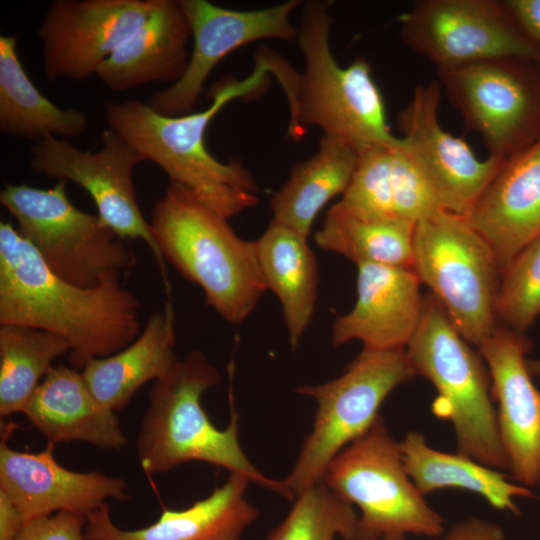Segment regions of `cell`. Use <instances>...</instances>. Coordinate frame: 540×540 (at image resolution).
I'll use <instances>...</instances> for the list:
<instances>
[{
	"label": "cell",
	"instance_id": "cell-1",
	"mask_svg": "<svg viewBox=\"0 0 540 540\" xmlns=\"http://www.w3.org/2000/svg\"><path fill=\"white\" fill-rule=\"evenodd\" d=\"M141 306L121 282L94 288L55 275L9 222H0V324L33 327L62 336L69 362L110 356L141 333Z\"/></svg>",
	"mask_w": 540,
	"mask_h": 540
},
{
	"label": "cell",
	"instance_id": "cell-2",
	"mask_svg": "<svg viewBox=\"0 0 540 540\" xmlns=\"http://www.w3.org/2000/svg\"><path fill=\"white\" fill-rule=\"evenodd\" d=\"M255 68L242 80L228 78L212 91L205 110L164 116L136 99L106 103L108 128L125 139L143 158L156 163L170 178L230 219L259 202V186L239 160L224 163L207 149L205 134L215 115L229 102L259 94L273 74L269 52L259 51Z\"/></svg>",
	"mask_w": 540,
	"mask_h": 540
},
{
	"label": "cell",
	"instance_id": "cell-3",
	"mask_svg": "<svg viewBox=\"0 0 540 540\" xmlns=\"http://www.w3.org/2000/svg\"><path fill=\"white\" fill-rule=\"evenodd\" d=\"M219 370L199 351L177 360L155 380L137 436V457L148 475L165 473L191 461L223 467L251 483L291 499L283 480L264 475L248 459L239 441V416L230 385V422L217 428L201 405L202 395L221 382Z\"/></svg>",
	"mask_w": 540,
	"mask_h": 540
},
{
	"label": "cell",
	"instance_id": "cell-4",
	"mask_svg": "<svg viewBox=\"0 0 540 540\" xmlns=\"http://www.w3.org/2000/svg\"><path fill=\"white\" fill-rule=\"evenodd\" d=\"M187 188L170 182L154 204L151 230L166 262L198 285L207 305L239 325L267 291L253 241Z\"/></svg>",
	"mask_w": 540,
	"mask_h": 540
},
{
	"label": "cell",
	"instance_id": "cell-5",
	"mask_svg": "<svg viewBox=\"0 0 540 540\" xmlns=\"http://www.w3.org/2000/svg\"><path fill=\"white\" fill-rule=\"evenodd\" d=\"M332 1L310 0L303 4L297 44L304 70L297 73L287 95L289 134L299 138L307 127L337 137L358 153L376 145L400 140L391 133L383 95L364 57L340 66L330 46Z\"/></svg>",
	"mask_w": 540,
	"mask_h": 540
},
{
	"label": "cell",
	"instance_id": "cell-6",
	"mask_svg": "<svg viewBox=\"0 0 540 540\" xmlns=\"http://www.w3.org/2000/svg\"><path fill=\"white\" fill-rule=\"evenodd\" d=\"M405 352L415 375L435 387L432 411L451 423L458 452L508 470L488 369L432 294L424 297L421 320Z\"/></svg>",
	"mask_w": 540,
	"mask_h": 540
},
{
	"label": "cell",
	"instance_id": "cell-7",
	"mask_svg": "<svg viewBox=\"0 0 540 540\" xmlns=\"http://www.w3.org/2000/svg\"><path fill=\"white\" fill-rule=\"evenodd\" d=\"M66 184L58 180L47 189L6 184L0 202L55 275L82 288L120 282L136 264L133 251L98 215L76 208Z\"/></svg>",
	"mask_w": 540,
	"mask_h": 540
},
{
	"label": "cell",
	"instance_id": "cell-8",
	"mask_svg": "<svg viewBox=\"0 0 540 540\" xmlns=\"http://www.w3.org/2000/svg\"><path fill=\"white\" fill-rule=\"evenodd\" d=\"M321 482L359 509V540L438 537L444 532L443 517L407 474L399 442L381 415L330 462Z\"/></svg>",
	"mask_w": 540,
	"mask_h": 540
},
{
	"label": "cell",
	"instance_id": "cell-9",
	"mask_svg": "<svg viewBox=\"0 0 540 540\" xmlns=\"http://www.w3.org/2000/svg\"><path fill=\"white\" fill-rule=\"evenodd\" d=\"M414 375L405 349H362L335 379L295 388L317 408L312 430L282 479L292 499L322 481L330 462L370 429L389 394Z\"/></svg>",
	"mask_w": 540,
	"mask_h": 540
},
{
	"label": "cell",
	"instance_id": "cell-10",
	"mask_svg": "<svg viewBox=\"0 0 540 540\" xmlns=\"http://www.w3.org/2000/svg\"><path fill=\"white\" fill-rule=\"evenodd\" d=\"M412 269L469 344L478 348L495 331L501 272L465 216L440 210L418 222Z\"/></svg>",
	"mask_w": 540,
	"mask_h": 540
},
{
	"label": "cell",
	"instance_id": "cell-11",
	"mask_svg": "<svg viewBox=\"0 0 540 540\" xmlns=\"http://www.w3.org/2000/svg\"><path fill=\"white\" fill-rule=\"evenodd\" d=\"M400 36L436 69L502 58L540 64V49L523 34L501 1H418L400 17Z\"/></svg>",
	"mask_w": 540,
	"mask_h": 540
},
{
	"label": "cell",
	"instance_id": "cell-12",
	"mask_svg": "<svg viewBox=\"0 0 540 540\" xmlns=\"http://www.w3.org/2000/svg\"><path fill=\"white\" fill-rule=\"evenodd\" d=\"M97 152L81 151L66 139L49 136L31 148L30 169L40 175L72 181L91 196L102 222L120 238L141 239L159 267L166 293L171 287L165 259L144 218L135 194L133 170L144 161L119 134L108 128Z\"/></svg>",
	"mask_w": 540,
	"mask_h": 540
},
{
	"label": "cell",
	"instance_id": "cell-13",
	"mask_svg": "<svg viewBox=\"0 0 540 540\" xmlns=\"http://www.w3.org/2000/svg\"><path fill=\"white\" fill-rule=\"evenodd\" d=\"M515 58L436 69L437 80L491 156L508 158L540 137V90Z\"/></svg>",
	"mask_w": 540,
	"mask_h": 540
},
{
	"label": "cell",
	"instance_id": "cell-14",
	"mask_svg": "<svg viewBox=\"0 0 540 540\" xmlns=\"http://www.w3.org/2000/svg\"><path fill=\"white\" fill-rule=\"evenodd\" d=\"M179 1L191 27L193 48L183 76L146 102L164 116L192 113L210 73L236 49L264 39L297 37L298 29L290 17L302 4L300 0L254 10H232L207 0Z\"/></svg>",
	"mask_w": 540,
	"mask_h": 540
},
{
	"label": "cell",
	"instance_id": "cell-15",
	"mask_svg": "<svg viewBox=\"0 0 540 540\" xmlns=\"http://www.w3.org/2000/svg\"><path fill=\"white\" fill-rule=\"evenodd\" d=\"M161 0H55L40 25L50 80H84L143 26Z\"/></svg>",
	"mask_w": 540,
	"mask_h": 540
},
{
	"label": "cell",
	"instance_id": "cell-16",
	"mask_svg": "<svg viewBox=\"0 0 540 540\" xmlns=\"http://www.w3.org/2000/svg\"><path fill=\"white\" fill-rule=\"evenodd\" d=\"M441 93L437 79L416 86L397 125L440 209L467 216L506 159L489 155L480 160L463 139L443 129Z\"/></svg>",
	"mask_w": 540,
	"mask_h": 540
},
{
	"label": "cell",
	"instance_id": "cell-17",
	"mask_svg": "<svg viewBox=\"0 0 540 540\" xmlns=\"http://www.w3.org/2000/svg\"><path fill=\"white\" fill-rule=\"evenodd\" d=\"M530 349L523 333L499 325L478 347L498 404V428L508 470L516 483L529 488L540 480V390L528 368Z\"/></svg>",
	"mask_w": 540,
	"mask_h": 540
},
{
	"label": "cell",
	"instance_id": "cell-18",
	"mask_svg": "<svg viewBox=\"0 0 540 540\" xmlns=\"http://www.w3.org/2000/svg\"><path fill=\"white\" fill-rule=\"evenodd\" d=\"M7 438L0 444V488L14 501L25 521L71 512L88 517L109 499H130L127 482L98 471L78 472L60 465L55 444L39 452L16 451Z\"/></svg>",
	"mask_w": 540,
	"mask_h": 540
},
{
	"label": "cell",
	"instance_id": "cell-19",
	"mask_svg": "<svg viewBox=\"0 0 540 540\" xmlns=\"http://www.w3.org/2000/svg\"><path fill=\"white\" fill-rule=\"evenodd\" d=\"M356 301L331 328L334 347L359 340L367 350H404L421 320L424 297L410 268L361 263Z\"/></svg>",
	"mask_w": 540,
	"mask_h": 540
},
{
	"label": "cell",
	"instance_id": "cell-20",
	"mask_svg": "<svg viewBox=\"0 0 540 540\" xmlns=\"http://www.w3.org/2000/svg\"><path fill=\"white\" fill-rule=\"evenodd\" d=\"M465 217L493 250L501 273L540 236V137L506 158Z\"/></svg>",
	"mask_w": 540,
	"mask_h": 540
},
{
	"label": "cell",
	"instance_id": "cell-21",
	"mask_svg": "<svg viewBox=\"0 0 540 540\" xmlns=\"http://www.w3.org/2000/svg\"><path fill=\"white\" fill-rule=\"evenodd\" d=\"M251 481L229 473L226 482L207 497L183 510L164 509L146 527L123 530L116 526L108 503L87 517L85 540H241L258 518V510L246 498Z\"/></svg>",
	"mask_w": 540,
	"mask_h": 540
},
{
	"label": "cell",
	"instance_id": "cell-22",
	"mask_svg": "<svg viewBox=\"0 0 540 540\" xmlns=\"http://www.w3.org/2000/svg\"><path fill=\"white\" fill-rule=\"evenodd\" d=\"M336 205L364 218L416 224L441 210L402 137L358 153L352 179Z\"/></svg>",
	"mask_w": 540,
	"mask_h": 540
},
{
	"label": "cell",
	"instance_id": "cell-23",
	"mask_svg": "<svg viewBox=\"0 0 540 540\" xmlns=\"http://www.w3.org/2000/svg\"><path fill=\"white\" fill-rule=\"evenodd\" d=\"M22 413L55 445L80 441L120 450L128 444L115 411L94 396L82 373L62 364L47 373Z\"/></svg>",
	"mask_w": 540,
	"mask_h": 540
},
{
	"label": "cell",
	"instance_id": "cell-24",
	"mask_svg": "<svg viewBox=\"0 0 540 540\" xmlns=\"http://www.w3.org/2000/svg\"><path fill=\"white\" fill-rule=\"evenodd\" d=\"M190 37L191 27L180 1L161 0L151 18L102 63L96 75L116 92L154 81L172 85L187 68Z\"/></svg>",
	"mask_w": 540,
	"mask_h": 540
},
{
	"label": "cell",
	"instance_id": "cell-25",
	"mask_svg": "<svg viewBox=\"0 0 540 540\" xmlns=\"http://www.w3.org/2000/svg\"><path fill=\"white\" fill-rule=\"evenodd\" d=\"M175 343L174 307L166 300L132 343L110 356L87 361L81 373L94 396L107 408L119 411L144 384L171 370L177 362Z\"/></svg>",
	"mask_w": 540,
	"mask_h": 540
},
{
	"label": "cell",
	"instance_id": "cell-26",
	"mask_svg": "<svg viewBox=\"0 0 540 540\" xmlns=\"http://www.w3.org/2000/svg\"><path fill=\"white\" fill-rule=\"evenodd\" d=\"M253 242L266 288L280 301L289 343L296 349L311 324L318 296L315 253L307 237L275 220Z\"/></svg>",
	"mask_w": 540,
	"mask_h": 540
},
{
	"label": "cell",
	"instance_id": "cell-27",
	"mask_svg": "<svg viewBox=\"0 0 540 540\" xmlns=\"http://www.w3.org/2000/svg\"><path fill=\"white\" fill-rule=\"evenodd\" d=\"M358 160L347 142L322 135L317 151L292 165L287 181L272 195V220L309 237L321 210L346 191Z\"/></svg>",
	"mask_w": 540,
	"mask_h": 540
},
{
	"label": "cell",
	"instance_id": "cell-28",
	"mask_svg": "<svg viewBox=\"0 0 540 540\" xmlns=\"http://www.w3.org/2000/svg\"><path fill=\"white\" fill-rule=\"evenodd\" d=\"M405 470L425 496L443 489H461L483 497L492 507L519 514L518 498H532L529 487L511 482L497 469L461 453L430 447L418 431H409L399 441Z\"/></svg>",
	"mask_w": 540,
	"mask_h": 540
},
{
	"label": "cell",
	"instance_id": "cell-29",
	"mask_svg": "<svg viewBox=\"0 0 540 540\" xmlns=\"http://www.w3.org/2000/svg\"><path fill=\"white\" fill-rule=\"evenodd\" d=\"M17 37L0 36V128L16 137L40 142L85 133L86 115L62 109L46 98L26 74L17 54Z\"/></svg>",
	"mask_w": 540,
	"mask_h": 540
},
{
	"label": "cell",
	"instance_id": "cell-30",
	"mask_svg": "<svg viewBox=\"0 0 540 540\" xmlns=\"http://www.w3.org/2000/svg\"><path fill=\"white\" fill-rule=\"evenodd\" d=\"M416 223L403 219L364 218L333 204L326 212L314 243L356 265L381 264L412 269Z\"/></svg>",
	"mask_w": 540,
	"mask_h": 540
},
{
	"label": "cell",
	"instance_id": "cell-31",
	"mask_svg": "<svg viewBox=\"0 0 540 540\" xmlns=\"http://www.w3.org/2000/svg\"><path fill=\"white\" fill-rule=\"evenodd\" d=\"M60 335L16 324H0V415L23 412L53 361L69 354Z\"/></svg>",
	"mask_w": 540,
	"mask_h": 540
},
{
	"label": "cell",
	"instance_id": "cell-32",
	"mask_svg": "<svg viewBox=\"0 0 540 540\" xmlns=\"http://www.w3.org/2000/svg\"><path fill=\"white\" fill-rule=\"evenodd\" d=\"M284 520L267 540H359V514L323 482L294 498Z\"/></svg>",
	"mask_w": 540,
	"mask_h": 540
},
{
	"label": "cell",
	"instance_id": "cell-33",
	"mask_svg": "<svg viewBox=\"0 0 540 540\" xmlns=\"http://www.w3.org/2000/svg\"><path fill=\"white\" fill-rule=\"evenodd\" d=\"M497 321L523 333L540 315V236L501 273L495 302Z\"/></svg>",
	"mask_w": 540,
	"mask_h": 540
},
{
	"label": "cell",
	"instance_id": "cell-34",
	"mask_svg": "<svg viewBox=\"0 0 540 540\" xmlns=\"http://www.w3.org/2000/svg\"><path fill=\"white\" fill-rule=\"evenodd\" d=\"M86 521L87 517L71 512L29 519L15 540H85Z\"/></svg>",
	"mask_w": 540,
	"mask_h": 540
},
{
	"label": "cell",
	"instance_id": "cell-35",
	"mask_svg": "<svg viewBox=\"0 0 540 540\" xmlns=\"http://www.w3.org/2000/svg\"><path fill=\"white\" fill-rule=\"evenodd\" d=\"M501 2L523 34L540 49V0Z\"/></svg>",
	"mask_w": 540,
	"mask_h": 540
},
{
	"label": "cell",
	"instance_id": "cell-36",
	"mask_svg": "<svg viewBox=\"0 0 540 540\" xmlns=\"http://www.w3.org/2000/svg\"><path fill=\"white\" fill-rule=\"evenodd\" d=\"M444 540H505V535L497 524L472 517L456 523Z\"/></svg>",
	"mask_w": 540,
	"mask_h": 540
},
{
	"label": "cell",
	"instance_id": "cell-37",
	"mask_svg": "<svg viewBox=\"0 0 540 540\" xmlns=\"http://www.w3.org/2000/svg\"><path fill=\"white\" fill-rule=\"evenodd\" d=\"M25 520L11 497L0 488V540H15Z\"/></svg>",
	"mask_w": 540,
	"mask_h": 540
},
{
	"label": "cell",
	"instance_id": "cell-38",
	"mask_svg": "<svg viewBox=\"0 0 540 540\" xmlns=\"http://www.w3.org/2000/svg\"><path fill=\"white\" fill-rule=\"evenodd\" d=\"M528 368L531 375H540V359L539 360H528Z\"/></svg>",
	"mask_w": 540,
	"mask_h": 540
},
{
	"label": "cell",
	"instance_id": "cell-39",
	"mask_svg": "<svg viewBox=\"0 0 540 540\" xmlns=\"http://www.w3.org/2000/svg\"><path fill=\"white\" fill-rule=\"evenodd\" d=\"M538 486L540 487V480H539Z\"/></svg>",
	"mask_w": 540,
	"mask_h": 540
}]
</instances>
